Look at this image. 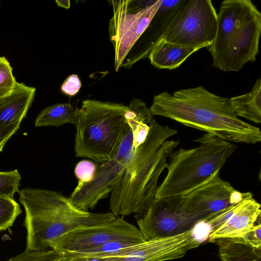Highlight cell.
<instances>
[{
    "instance_id": "obj_22",
    "label": "cell",
    "mask_w": 261,
    "mask_h": 261,
    "mask_svg": "<svg viewBox=\"0 0 261 261\" xmlns=\"http://www.w3.org/2000/svg\"><path fill=\"white\" fill-rule=\"evenodd\" d=\"M8 261H62V254L53 249L38 251L25 249Z\"/></svg>"
},
{
    "instance_id": "obj_21",
    "label": "cell",
    "mask_w": 261,
    "mask_h": 261,
    "mask_svg": "<svg viewBox=\"0 0 261 261\" xmlns=\"http://www.w3.org/2000/svg\"><path fill=\"white\" fill-rule=\"evenodd\" d=\"M21 175L17 170L0 171V196L14 199L15 193L19 192Z\"/></svg>"
},
{
    "instance_id": "obj_5",
    "label": "cell",
    "mask_w": 261,
    "mask_h": 261,
    "mask_svg": "<svg viewBox=\"0 0 261 261\" xmlns=\"http://www.w3.org/2000/svg\"><path fill=\"white\" fill-rule=\"evenodd\" d=\"M80 110L75 125V156L103 163L118 148L131 109L121 103L86 99Z\"/></svg>"
},
{
    "instance_id": "obj_4",
    "label": "cell",
    "mask_w": 261,
    "mask_h": 261,
    "mask_svg": "<svg viewBox=\"0 0 261 261\" xmlns=\"http://www.w3.org/2000/svg\"><path fill=\"white\" fill-rule=\"evenodd\" d=\"M194 141L199 146L180 148L170 154L167 174L158 186L154 199L188 194L220 171L236 149L230 142L208 133Z\"/></svg>"
},
{
    "instance_id": "obj_11",
    "label": "cell",
    "mask_w": 261,
    "mask_h": 261,
    "mask_svg": "<svg viewBox=\"0 0 261 261\" xmlns=\"http://www.w3.org/2000/svg\"><path fill=\"white\" fill-rule=\"evenodd\" d=\"M202 242L194 228L176 235L154 239L137 244L126 254L95 261H166L182 257Z\"/></svg>"
},
{
    "instance_id": "obj_30",
    "label": "cell",
    "mask_w": 261,
    "mask_h": 261,
    "mask_svg": "<svg viewBox=\"0 0 261 261\" xmlns=\"http://www.w3.org/2000/svg\"><path fill=\"white\" fill-rule=\"evenodd\" d=\"M56 4L59 7L68 9L70 7V1L69 0H56Z\"/></svg>"
},
{
    "instance_id": "obj_8",
    "label": "cell",
    "mask_w": 261,
    "mask_h": 261,
    "mask_svg": "<svg viewBox=\"0 0 261 261\" xmlns=\"http://www.w3.org/2000/svg\"><path fill=\"white\" fill-rule=\"evenodd\" d=\"M207 216L190 207L179 196L154 199L147 210L136 218L138 229L147 241L183 233Z\"/></svg>"
},
{
    "instance_id": "obj_1",
    "label": "cell",
    "mask_w": 261,
    "mask_h": 261,
    "mask_svg": "<svg viewBox=\"0 0 261 261\" xmlns=\"http://www.w3.org/2000/svg\"><path fill=\"white\" fill-rule=\"evenodd\" d=\"M153 116L171 119L229 142L254 144L261 141L260 129L240 119L229 98L198 86L162 92L149 108Z\"/></svg>"
},
{
    "instance_id": "obj_13",
    "label": "cell",
    "mask_w": 261,
    "mask_h": 261,
    "mask_svg": "<svg viewBox=\"0 0 261 261\" xmlns=\"http://www.w3.org/2000/svg\"><path fill=\"white\" fill-rule=\"evenodd\" d=\"M220 171L214 173L202 185L181 197L192 209L207 215L230 205L229 197L234 189L221 179Z\"/></svg>"
},
{
    "instance_id": "obj_20",
    "label": "cell",
    "mask_w": 261,
    "mask_h": 261,
    "mask_svg": "<svg viewBox=\"0 0 261 261\" xmlns=\"http://www.w3.org/2000/svg\"><path fill=\"white\" fill-rule=\"evenodd\" d=\"M21 212L19 204L14 199L0 196V231L12 226Z\"/></svg>"
},
{
    "instance_id": "obj_19",
    "label": "cell",
    "mask_w": 261,
    "mask_h": 261,
    "mask_svg": "<svg viewBox=\"0 0 261 261\" xmlns=\"http://www.w3.org/2000/svg\"><path fill=\"white\" fill-rule=\"evenodd\" d=\"M215 242L218 245L221 261H261V247H254L229 239Z\"/></svg>"
},
{
    "instance_id": "obj_12",
    "label": "cell",
    "mask_w": 261,
    "mask_h": 261,
    "mask_svg": "<svg viewBox=\"0 0 261 261\" xmlns=\"http://www.w3.org/2000/svg\"><path fill=\"white\" fill-rule=\"evenodd\" d=\"M184 1L162 0L160 6L147 28L127 54L122 67L130 69L140 60L148 58Z\"/></svg>"
},
{
    "instance_id": "obj_31",
    "label": "cell",
    "mask_w": 261,
    "mask_h": 261,
    "mask_svg": "<svg viewBox=\"0 0 261 261\" xmlns=\"http://www.w3.org/2000/svg\"><path fill=\"white\" fill-rule=\"evenodd\" d=\"M1 2H0V8H1Z\"/></svg>"
},
{
    "instance_id": "obj_7",
    "label": "cell",
    "mask_w": 261,
    "mask_h": 261,
    "mask_svg": "<svg viewBox=\"0 0 261 261\" xmlns=\"http://www.w3.org/2000/svg\"><path fill=\"white\" fill-rule=\"evenodd\" d=\"M217 29V13L211 0H184L162 39L189 46L210 47Z\"/></svg>"
},
{
    "instance_id": "obj_29",
    "label": "cell",
    "mask_w": 261,
    "mask_h": 261,
    "mask_svg": "<svg viewBox=\"0 0 261 261\" xmlns=\"http://www.w3.org/2000/svg\"><path fill=\"white\" fill-rule=\"evenodd\" d=\"M251 197H253V195L251 192L241 193L234 189L230 194L229 202L230 204H237Z\"/></svg>"
},
{
    "instance_id": "obj_16",
    "label": "cell",
    "mask_w": 261,
    "mask_h": 261,
    "mask_svg": "<svg viewBox=\"0 0 261 261\" xmlns=\"http://www.w3.org/2000/svg\"><path fill=\"white\" fill-rule=\"evenodd\" d=\"M160 40L148 58L151 64L158 69L172 70L179 67L191 55L201 49Z\"/></svg>"
},
{
    "instance_id": "obj_28",
    "label": "cell",
    "mask_w": 261,
    "mask_h": 261,
    "mask_svg": "<svg viewBox=\"0 0 261 261\" xmlns=\"http://www.w3.org/2000/svg\"><path fill=\"white\" fill-rule=\"evenodd\" d=\"M21 122L10 125H0V152L2 151L6 143L17 131Z\"/></svg>"
},
{
    "instance_id": "obj_25",
    "label": "cell",
    "mask_w": 261,
    "mask_h": 261,
    "mask_svg": "<svg viewBox=\"0 0 261 261\" xmlns=\"http://www.w3.org/2000/svg\"><path fill=\"white\" fill-rule=\"evenodd\" d=\"M248 244L254 247H261V224L256 223L241 238L229 239Z\"/></svg>"
},
{
    "instance_id": "obj_3",
    "label": "cell",
    "mask_w": 261,
    "mask_h": 261,
    "mask_svg": "<svg viewBox=\"0 0 261 261\" xmlns=\"http://www.w3.org/2000/svg\"><path fill=\"white\" fill-rule=\"evenodd\" d=\"M261 13L250 0H225L217 13L215 40L208 47L213 66L238 71L259 51Z\"/></svg>"
},
{
    "instance_id": "obj_23",
    "label": "cell",
    "mask_w": 261,
    "mask_h": 261,
    "mask_svg": "<svg viewBox=\"0 0 261 261\" xmlns=\"http://www.w3.org/2000/svg\"><path fill=\"white\" fill-rule=\"evenodd\" d=\"M16 82L10 63L5 57L0 56V97L10 93Z\"/></svg>"
},
{
    "instance_id": "obj_24",
    "label": "cell",
    "mask_w": 261,
    "mask_h": 261,
    "mask_svg": "<svg viewBox=\"0 0 261 261\" xmlns=\"http://www.w3.org/2000/svg\"><path fill=\"white\" fill-rule=\"evenodd\" d=\"M96 168V165L91 161L83 160L79 162L74 169L75 175L79 179L77 184L90 181L92 179Z\"/></svg>"
},
{
    "instance_id": "obj_15",
    "label": "cell",
    "mask_w": 261,
    "mask_h": 261,
    "mask_svg": "<svg viewBox=\"0 0 261 261\" xmlns=\"http://www.w3.org/2000/svg\"><path fill=\"white\" fill-rule=\"evenodd\" d=\"M36 89L16 82L13 90L0 97V125H10L25 117L34 98Z\"/></svg>"
},
{
    "instance_id": "obj_26",
    "label": "cell",
    "mask_w": 261,
    "mask_h": 261,
    "mask_svg": "<svg viewBox=\"0 0 261 261\" xmlns=\"http://www.w3.org/2000/svg\"><path fill=\"white\" fill-rule=\"evenodd\" d=\"M130 128L133 133V145L135 149L146 140L149 131V125L141 122L136 126Z\"/></svg>"
},
{
    "instance_id": "obj_27",
    "label": "cell",
    "mask_w": 261,
    "mask_h": 261,
    "mask_svg": "<svg viewBox=\"0 0 261 261\" xmlns=\"http://www.w3.org/2000/svg\"><path fill=\"white\" fill-rule=\"evenodd\" d=\"M81 87V82L76 74L68 76L62 84L61 90L64 94L69 96L75 95Z\"/></svg>"
},
{
    "instance_id": "obj_14",
    "label": "cell",
    "mask_w": 261,
    "mask_h": 261,
    "mask_svg": "<svg viewBox=\"0 0 261 261\" xmlns=\"http://www.w3.org/2000/svg\"><path fill=\"white\" fill-rule=\"evenodd\" d=\"M260 205L253 197L237 204L227 221L208 236V241L220 239L241 238L260 219Z\"/></svg>"
},
{
    "instance_id": "obj_9",
    "label": "cell",
    "mask_w": 261,
    "mask_h": 261,
    "mask_svg": "<svg viewBox=\"0 0 261 261\" xmlns=\"http://www.w3.org/2000/svg\"><path fill=\"white\" fill-rule=\"evenodd\" d=\"M134 152L132 130L127 123L122 140L114 154L97 168L89 182L77 184L68 198L77 209L88 212L108 196L129 163Z\"/></svg>"
},
{
    "instance_id": "obj_2",
    "label": "cell",
    "mask_w": 261,
    "mask_h": 261,
    "mask_svg": "<svg viewBox=\"0 0 261 261\" xmlns=\"http://www.w3.org/2000/svg\"><path fill=\"white\" fill-rule=\"evenodd\" d=\"M177 132L152 120L146 140L134 149L110 193L109 209L115 216L142 214L152 204L167 157L180 143L168 139Z\"/></svg>"
},
{
    "instance_id": "obj_10",
    "label": "cell",
    "mask_w": 261,
    "mask_h": 261,
    "mask_svg": "<svg viewBox=\"0 0 261 261\" xmlns=\"http://www.w3.org/2000/svg\"><path fill=\"white\" fill-rule=\"evenodd\" d=\"M115 241L140 243L145 240L138 228L126 221L123 217H116L106 223L66 233L54 242L50 248L58 252L73 251Z\"/></svg>"
},
{
    "instance_id": "obj_18",
    "label": "cell",
    "mask_w": 261,
    "mask_h": 261,
    "mask_svg": "<svg viewBox=\"0 0 261 261\" xmlns=\"http://www.w3.org/2000/svg\"><path fill=\"white\" fill-rule=\"evenodd\" d=\"M81 114L80 109L70 103H56L43 109L35 121L36 127L60 126L66 123L76 124Z\"/></svg>"
},
{
    "instance_id": "obj_17",
    "label": "cell",
    "mask_w": 261,
    "mask_h": 261,
    "mask_svg": "<svg viewBox=\"0 0 261 261\" xmlns=\"http://www.w3.org/2000/svg\"><path fill=\"white\" fill-rule=\"evenodd\" d=\"M236 115L255 124L261 122V79H258L248 93L229 98Z\"/></svg>"
},
{
    "instance_id": "obj_6",
    "label": "cell",
    "mask_w": 261,
    "mask_h": 261,
    "mask_svg": "<svg viewBox=\"0 0 261 261\" xmlns=\"http://www.w3.org/2000/svg\"><path fill=\"white\" fill-rule=\"evenodd\" d=\"M110 40L114 50V67L118 71L129 51L147 28L162 0L111 1Z\"/></svg>"
}]
</instances>
